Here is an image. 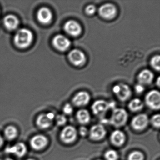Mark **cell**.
<instances>
[{"label": "cell", "instance_id": "1", "mask_svg": "<svg viewBox=\"0 0 160 160\" xmlns=\"http://www.w3.org/2000/svg\"><path fill=\"white\" fill-rule=\"evenodd\" d=\"M33 34L31 31L27 29L19 30L16 33L14 42L17 47L20 48H27L32 42Z\"/></svg>", "mask_w": 160, "mask_h": 160}, {"label": "cell", "instance_id": "2", "mask_svg": "<svg viewBox=\"0 0 160 160\" xmlns=\"http://www.w3.org/2000/svg\"><path fill=\"white\" fill-rule=\"evenodd\" d=\"M128 118V113L125 109L122 108H115L112 111L108 122L111 125L115 127H120L126 123Z\"/></svg>", "mask_w": 160, "mask_h": 160}, {"label": "cell", "instance_id": "3", "mask_svg": "<svg viewBox=\"0 0 160 160\" xmlns=\"http://www.w3.org/2000/svg\"><path fill=\"white\" fill-rule=\"evenodd\" d=\"M113 93L122 102H125L130 99L132 95V91L129 86L123 83L115 85L112 88Z\"/></svg>", "mask_w": 160, "mask_h": 160}, {"label": "cell", "instance_id": "4", "mask_svg": "<svg viewBox=\"0 0 160 160\" xmlns=\"http://www.w3.org/2000/svg\"><path fill=\"white\" fill-rule=\"evenodd\" d=\"M145 102L151 109L159 110L160 108V93L159 91L152 90L145 97Z\"/></svg>", "mask_w": 160, "mask_h": 160}, {"label": "cell", "instance_id": "5", "mask_svg": "<svg viewBox=\"0 0 160 160\" xmlns=\"http://www.w3.org/2000/svg\"><path fill=\"white\" fill-rule=\"evenodd\" d=\"M98 13L102 18L110 20L116 16L117 9L112 3H105L100 6L98 10Z\"/></svg>", "mask_w": 160, "mask_h": 160}, {"label": "cell", "instance_id": "6", "mask_svg": "<svg viewBox=\"0 0 160 160\" xmlns=\"http://www.w3.org/2000/svg\"><path fill=\"white\" fill-rule=\"evenodd\" d=\"M78 132L75 127L68 125L64 127L60 133L62 141L66 144L72 143L76 139Z\"/></svg>", "mask_w": 160, "mask_h": 160}, {"label": "cell", "instance_id": "7", "mask_svg": "<svg viewBox=\"0 0 160 160\" xmlns=\"http://www.w3.org/2000/svg\"><path fill=\"white\" fill-rule=\"evenodd\" d=\"M69 61L76 66H80L84 64L86 61V57L84 52L78 49H73L68 55Z\"/></svg>", "mask_w": 160, "mask_h": 160}, {"label": "cell", "instance_id": "8", "mask_svg": "<svg viewBox=\"0 0 160 160\" xmlns=\"http://www.w3.org/2000/svg\"><path fill=\"white\" fill-rule=\"evenodd\" d=\"M149 119L146 114H140L135 116L131 122V125L136 131H141L148 126Z\"/></svg>", "mask_w": 160, "mask_h": 160}, {"label": "cell", "instance_id": "9", "mask_svg": "<svg viewBox=\"0 0 160 160\" xmlns=\"http://www.w3.org/2000/svg\"><path fill=\"white\" fill-rule=\"evenodd\" d=\"M52 43L54 47L59 51H65L71 46V42L67 37L58 34L53 38Z\"/></svg>", "mask_w": 160, "mask_h": 160}, {"label": "cell", "instance_id": "10", "mask_svg": "<svg viewBox=\"0 0 160 160\" xmlns=\"http://www.w3.org/2000/svg\"><path fill=\"white\" fill-rule=\"evenodd\" d=\"M63 28L66 33L73 37L78 36L82 32V28L80 24L75 20L67 21L64 24Z\"/></svg>", "mask_w": 160, "mask_h": 160}, {"label": "cell", "instance_id": "11", "mask_svg": "<svg viewBox=\"0 0 160 160\" xmlns=\"http://www.w3.org/2000/svg\"><path fill=\"white\" fill-rule=\"evenodd\" d=\"M107 131L104 126L101 124H97L92 126L89 134L91 139L95 141L101 140L105 137Z\"/></svg>", "mask_w": 160, "mask_h": 160}, {"label": "cell", "instance_id": "12", "mask_svg": "<svg viewBox=\"0 0 160 160\" xmlns=\"http://www.w3.org/2000/svg\"><path fill=\"white\" fill-rule=\"evenodd\" d=\"M92 110L94 115L101 117L104 115L109 108V103L104 100L95 101L91 107Z\"/></svg>", "mask_w": 160, "mask_h": 160}, {"label": "cell", "instance_id": "13", "mask_svg": "<svg viewBox=\"0 0 160 160\" xmlns=\"http://www.w3.org/2000/svg\"><path fill=\"white\" fill-rule=\"evenodd\" d=\"M55 117V114L52 112L41 114L37 118L36 120L37 125L41 129L48 128L52 124Z\"/></svg>", "mask_w": 160, "mask_h": 160}, {"label": "cell", "instance_id": "14", "mask_svg": "<svg viewBox=\"0 0 160 160\" xmlns=\"http://www.w3.org/2000/svg\"><path fill=\"white\" fill-rule=\"evenodd\" d=\"M90 100L89 94L87 92L80 91L75 95L72 100V102L75 106H85L88 104Z\"/></svg>", "mask_w": 160, "mask_h": 160}, {"label": "cell", "instance_id": "15", "mask_svg": "<svg viewBox=\"0 0 160 160\" xmlns=\"http://www.w3.org/2000/svg\"><path fill=\"white\" fill-rule=\"evenodd\" d=\"M47 138L42 135L34 136L31 139L30 145L32 148L36 150H40L43 149L47 145Z\"/></svg>", "mask_w": 160, "mask_h": 160}, {"label": "cell", "instance_id": "16", "mask_svg": "<svg viewBox=\"0 0 160 160\" xmlns=\"http://www.w3.org/2000/svg\"><path fill=\"white\" fill-rule=\"evenodd\" d=\"M154 78L153 73L148 70L144 69L138 73L137 80L138 83L143 85H148L151 84Z\"/></svg>", "mask_w": 160, "mask_h": 160}, {"label": "cell", "instance_id": "17", "mask_svg": "<svg viewBox=\"0 0 160 160\" xmlns=\"http://www.w3.org/2000/svg\"><path fill=\"white\" fill-rule=\"evenodd\" d=\"M7 153L15 154L19 157H21L25 155L27 152V148L25 144L19 142L11 147H8L5 149Z\"/></svg>", "mask_w": 160, "mask_h": 160}, {"label": "cell", "instance_id": "18", "mask_svg": "<svg viewBox=\"0 0 160 160\" xmlns=\"http://www.w3.org/2000/svg\"><path fill=\"white\" fill-rule=\"evenodd\" d=\"M37 17L39 22L42 24H48L52 20L53 15L48 8L42 7L38 11Z\"/></svg>", "mask_w": 160, "mask_h": 160}, {"label": "cell", "instance_id": "19", "mask_svg": "<svg viewBox=\"0 0 160 160\" xmlns=\"http://www.w3.org/2000/svg\"><path fill=\"white\" fill-rule=\"evenodd\" d=\"M110 141L114 146L120 147L122 146L126 140V136L124 133L120 130L113 131L110 135Z\"/></svg>", "mask_w": 160, "mask_h": 160}, {"label": "cell", "instance_id": "20", "mask_svg": "<svg viewBox=\"0 0 160 160\" xmlns=\"http://www.w3.org/2000/svg\"><path fill=\"white\" fill-rule=\"evenodd\" d=\"M3 23L5 28L10 31L16 29L19 25V21L17 18L12 15H9L5 17Z\"/></svg>", "mask_w": 160, "mask_h": 160}, {"label": "cell", "instance_id": "21", "mask_svg": "<svg viewBox=\"0 0 160 160\" xmlns=\"http://www.w3.org/2000/svg\"><path fill=\"white\" fill-rule=\"evenodd\" d=\"M76 118L80 124H86L90 121V114L87 109H80L77 112Z\"/></svg>", "mask_w": 160, "mask_h": 160}, {"label": "cell", "instance_id": "22", "mask_svg": "<svg viewBox=\"0 0 160 160\" xmlns=\"http://www.w3.org/2000/svg\"><path fill=\"white\" fill-rule=\"evenodd\" d=\"M144 107V103L140 99L135 98L132 99L128 104V108L132 112H137L142 110Z\"/></svg>", "mask_w": 160, "mask_h": 160}, {"label": "cell", "instance_id": "23", "mask_svg": "<svg viewBox=\"0 0 160 160\" xmlns=\"http://www.w3.org/2000/svg\"><path fill=\"white\" fill-rule=\"evenodd\" d=\"M4 135L7 139L10 140L14 139L17 136V129L13 126H8L5 129Z\"/></svg>", "mask_w": 160, "mask_h": 160}, {"label": "cell", "instance_id": "24", "mask_svg": "<svg viewBox=\"0 0 160 160\" xmlns=\"http://www.w3.org/2000/svg\"><path fill=\"white\" fill-rule=\"evenodd\" d=\"M104 157L106 160H118L119 156L118 152L115 150L109 149L106 152Z\"/></svg>", "mask_w": 160, "mask_h": 160}, {"label": "cell", "instance_id": "25", "mask_svg": "<svg viewBox=\"0 0 160 160\" xmlns=\"http://www.w3.org/2000/svg\"><path fill=\"white\" fill-rule=\"evenodd\" d=\"M144 154L139 151L132 152L128 157V160H144Z\"/></svg>", "mask_w": 160, "mask_h": 160}, {"label": "cell", "instance_id": "26", "mask_svg": "<svg viewBox=\"0 0 160 160\" xmlns=\"http://www.w3.org/2000/svg\"><path fill=\"white\" fill-rule=\"evenodd\" d=\"M160 57L159 55L153 56L150 60V65L152 68L157 72L160 71Z\"/></svg>", "mask_w": 160, "mask_h": 160}, {"label": "cell", "instance_id": "27", "mask_svg": "<svg viewBox=\"0 0 160 160\" xmlns=\"http://www.w3.org/2000/svg\"><path fill=\"white\" fill-rule=\"evenodd\" d=\"M150 122L153 127L159 129L160 126V116L159 114H155L152 116L150 119Z\"/></svg>", "mask_w": 160, "mask_h": 160}, {"label": "cell", "instance_id": "28", "mask_svg": "<svg viewBox=\"0 0 160 160\" xmlns=\"http://www.w3.org/2000/svg\"><path fill=\"white\" fill-rule=\"evenodd\" d=\"M56 122L58 125L62 126L67 122V118L64 115H59L56 117Z\"/></svg>", "mask_w": 160, "mask_h": 160}, {"label": "cell", "instance_id": "29", "mask_svg": "<svg viewBox=\"0 0 160 160\" xmlns=\"http://www.w3.org/2000/svg\"><path fill=\"white\" fill-rule=\"evenodd\" d=\"M96 8L94 5L90 4L88 5L85 9L86 13L88 15L92 16L96 12Z\"/></svg>", "mask_w": 160, "mask_h": 160}, {"label": "cell", "instance_id": "30", "mask_svg": "<svg viewBox=\"0 0 160 160\" xmlns=\"http://www.w3.org/2000/svg\"><path fill=\"white\" fill-rule=\"evenodd\" d=\"M63 111L66 115H71L73 111V107L70 103L66 104L63 107Z\"/></svg>", "mask_w": 160, "mask_h": 160}, {"label": "cell", "instance_id": "31", "mask_svg": "<svg viewBox=\"0 0 160 160\" xmlns=\"http://www.w3.org/2000/svg\"><path fill=\"white\" fill-rule=\"evenodd\" d=\"M79 133L81 136H86L89 133L88 130L85 126H81L79 129Z\"/></svg>", "mask_w": 160, "mask_h": 160}, {"label": "cell", "instance_id": "32", "mask_svg": "<svg viewBox=\"0 0 160 160\" xmlns=\"http://www.w3.org/2000/svg\"><path fill=\"white\" fill-rule=\"evenodd\" d=\"M135 90L137 93L140 94L144 91L145 88H144V86L138 83L135 86Z\"/></svg>", "mask_w": 160, "mask_h": 160}, {"label": "cell", "instance_id": "33", "mask_svg": "<svg viewBox=\"0 0 160 160\" xmlns=\"http://www.w3.org/2000/svg\"><path fill=\"white\" fill-rule=\"evenodd\" d=\"M3 144V139L2 137L0 135V147H1Z\"/></svg>", "mask_w": 160, "mask_h": 160}, {"label": "cell", "instance_id": "34", "mask_svg": "<svg viewBox=\"0 0 160 160\" xmlns=\"http://www.w3.org/2000/svg\"><path fill=\"white\" fill-rule=\"evenodd\" d=\"M160 77H158V78H157V81H156V85H157V86H158V87H160Z\"/></svg>", "mask_w": 160, "mask_h": 160}, {"label": "cell", "instance_id": "35", "mask_svg": "<svg viewBox=\"0 0 160 160\" xmlns=\"http://www.w3.org/2000/svg\"><path fill=\"white\" fill-rule=\"evenodd\" d=\"M5 160H13V159H12V158H6V159H5Z\"/></svg>", "mask_w": 160, "mask_h": 160}, {"label": "cell", "instance_id": "36", "mask_svg": "<svg viewBox=\"0 0 160 160\" xmlns=\"http://www.w3.org/2000/svg\"><path fill=\"white\" fill-rule=\"evenodd\" d=\"M33 160V159H28V160Z\"/></svg>", "mask_w": 160, "mask_h": 160}, {"label": "cell", "instance_id": "37", "mask_svg": "<svg viewBox=\"0 0 160 160\" xmlns=\"http://www.w3.org/2000/svg\"></svg>", "mask_w": 160, "mask_h": 160}, {"label": "cell", "instance_id": "38", "mask_svg": "<svg viewBox=\"0 0 160 160\" xmlns=\"http://www.w3.org/2000/svg\"></svg>", "mask_w": 160, "mask_h": 160}]
</instances>
